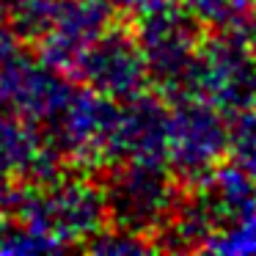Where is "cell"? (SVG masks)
Instances as JSON below:
<instances>
[{
    "mask_svg": "<svg viewBox=\"0 0 256 256\" xmlns=\"http://www.w3.org/2000/svg\"><path fill=\"white\" fill-rule=\"evenodd\" d=\"M215 210L220 226H228L256 206V179L242 166H218L204 179L193 182Z\"/></svg>",
    "mask_w": 256,
    "mask_h": 256,
    "instance_id": "cell-12",
    "label": "cell"
},
{
    "mask_svg": "<svg viewBox=\"0 0 256 256\" xmlns=\"http://www.w3.org/2000/svg\"><path fill=\"white\" fill-rule=\"evenodd\" d=\"M226 113L212 108L198 96L176 100L171 108V138H168V162L184 182H198L220 166L228 152Z\"/></svg>",
    "mask_w": 256,
    "mask_h": 256,
    "instance_id": "cell-5",
    "label": "cell"
},
{
    "mask_svg": "<svg viewBox=\"0 0 256 256\" xmlns=\"http://www.w3.org/2000/svg\"><path fill=\"white\" fill-rule=\"evenodd\" d=\"M52 162V152L34 130V122L0 110V188L17 176L44 179L42 168Z\"/></svg>",
    "mask_w": 256,
    "mask_h": 256,
    "instance_id": "cell-11",
    "label": "cell"
},
{
    "mask_svg": "<svg viewBox=\"0 0 256 256\" xmlns=\"http://www.w3.org/2000/svg\"><path fill=\"white\" fill-rule=\"evenodd\" d=\"M118 122V105L110 96H102L96 91L78 88L69 105L50 122L56 152L69 154L80 162L113 160V135Z\"/></svg>",
    "mask_w": 256,
    "mask_h": 256,
    "instance_id": "cell-6",
    "label": "cell"
},
{
    "mask_svg": "<svg viewBox=\"0 0 256 256\" xmlns=\"http://www.w3.org/2000/svg\"><path fill=\"white\" fill-rule=\"evenodd\" d=\"M176 174L162 168V162L149 160H122L105 182L108 212L113 223L140 234H157L171 218L179 201L174 182Z\"/></svg>",
    "mask_w": 256,
    "mask_h": 256,
    "instance_id": "cell-4",
    "label": "cell"
},
{
    "mask_svg": "<svg viewBox=\"0 0 256 256\" xmlns=\"http://www.w3.org/2000/svg\"><path fill=\"white\" fill-rule=\"evenodd\" d=\"M240 34H242V39H245V42H248L250 50L256 52V8L250 12V17L242 22V30H240Z\"/></svg>",
    "mask_w": 256,
    "mask_h": 256,
    "instance_id": "cell-20",
    "label": "cell"
},
{
    "mask_svg": "<svg viewBox=\"0 0 256 256\" xmlns=\"http://www.w3.org/2000/svg\"><path fill=\"white\" fill-rule=\"evenodd\" d=\"M74 72L91 91L110 96L116 102L144 94L146 83H152L138 36L113 28H108L88 47V52L80 58Z\"/></svg>",
    "mask_w": 256,
    "mask_h": 256,
    "instance_id": "cell-8",
    "label": "cell"
},
{
    "mask_svg": "<svg viewBox=\"0 0 256 256\" xmlns=\"http://www.w3.org/2000/svg\"><path fill=\"white\" fill-rule=\"evenodd\" d=\"M0 250L8 254H42V250H66L58 240L36 232V228L20 226V232H6L0 237Z\"/></svg>",
    "mask_w": 256,
    "mask_h": 256,
    "instance_id": "cell-17",
    "label": "cell"
},
{
    "mask_svg": "<svg viewBox=\"0 0 256 256\" xmlns=\"http://www.w3.org/2000/svg\"><path fill=\"white\" fill-rule=\"evenodd\" d=\"M157 245L149 240V234L132 232V228L116 226V232H100L96 237H91L88 250L100 256H140L152 254Z\"/></svg>",
    "mask_w": 256,
    "mask_h": 256,
    "instance_id": "cell-16",
    "label": "cell"
},
{
    "mask_svg": "<svg viewBox=\"0 0 256 256\" xmlns=\"http://www.w3.org/2000/svg\"><path fill=\"white\" fill-rule=\"evenodd\" d=\"M14 47H17V28L12 25L8 14L0 12V66L14 58Z\"/></svg>",
    "mask_w": 256,
    "mask_h": 256,
    "instance_id": "cell-19",
    "label": "cell"
},
{
    "mask_svg": "<svg viewBox=\"0 0 256 256\" xmlns=\"http://www.w3.org/2000/svg\"><path fill=\"white\" fill-rule=\"evenodd\" d=\"M110 3H113V8H118V12L140 20V17H146V14H152V12L176 6L179 0H110Z\"/></svg>",
    "mask_w": 256,
    "mask_h": 256,
    "instance_id": "cell-18",
    "label": "cell"
},
{
    "mask_svg": "<svg viewBox=\"0 0 256 256\" xmlns=\"http://www.w3.org/2000/svg\"><path fill=\"white\" fill-rule=\"evenodd\" d=\"M184 6L196 14L201 25L215 30H234L256 8V0H184Z\"/></svg>",
    "mask_w": 256,
    "mask_h": 256,
    "instance_id": "cell-13",
    "label": "cell"
},
{
    "mask_svg": "<svg viewBox=\"0 0 256 256\" xmlns=\"http://www.w3.org/2000/svg\"><path fill=\"white\" fill-rule=\"evenodd\" d=\"M171 108L157 96L138 94L118 105L113 160H168Z\"/></svg>",
    "mask_w": 256,
    "mask_h": 256,
    "instance_id": "cell-10",
    "label": "cell"
},
{
    "mask_svg": "<svg viewBox=\"0 0 256 256\" xmlns=\"http://www.w3.org/2000/svg\"><path fill=\"white\" fill-rule=\"evenodd\" d=\"M110 0H61L58 14L42 36V58L50 66L74 72L88 47L110 28Z\"/></svg>",
    "mask_w": 256,
    "mask_h": 256,
    "instance_id": "cell-9",
    "label": "cell"
},
{
    "mask_svg": "<svg viewBox=\"0 0 256 256\" xmlns=\"http://www.w3.org/2000/svg\"><path fill=\"white\" fill-rule=\"evenodd\" d=\"M201 28L190 8L168 6L138 20V42L146 56L152 83L168 100L190 96L196 56L201 50Z\"/></svg>",
    "mask_w": 256,
    "mask_h": 256,
    "instance_id": "cell-2",
    "label": "cell"
},
{
    "mask_svg": "<svg viewBox=\"0 0 256 256\" xmlns=\"http://www.w3.org/2000/svg\"><path fill=\"white\" fill-rule=\"evenodd\" d=\"M6 234V223H3V198H0V237Z\"/></svg>",
    "mask_w": 256,
    "mask_h": 256,
    "instance_id": "cell-21",
    "label": "cell"
},
{
    "mask_svg": "<svg viewBox=\"0 0 256 256\" xmlns=\"http://www.w3.org/2000/svg\"><path fill=\"white\" fill-rule=\"evenodd\" d=\"M74 86L64 78V69H56L39 58H17L0 66V110L28 118L34 124H50L69 100Z\"/></svg>",
    "mask_w": 256,
    "mask_h": 256,
    "instance_id": "cell-7",
    "label": "cell"
},
{
    "mask_svg": "<svg viewBox=\"0 0 256 256\" xmlns=\"http://www.w3.org/2000/svg\"><path fill=\"white\" fill-rule=\"evenodd\" d=\"M206 250H212V254H226V256L256 254V206L250 212H245L242 218H237L234 223L223 226L212 237V242L206 245Z\"/></svg>",
    "mask_w": 256,
    "mask_h": 256,
    "instance_id": "cell-14",
    "label": "cell"
},
{
    "mask_svg": "<svg viewBox=\"0 0 256 256\" xmlns=\"http://www.w3.org/2000/svg\"><path fill=\"white\" fill-rule=\"evenodd\" d=\"M8 204L20 226L36 228L58 240L64 248L96 237L110 215L105 188L72 176L36 179L34 188H22Z\"/></svg>",
    "mask_w": 256,
    "mask_h": 256,
    "instance_id": "cell-1",
    "label": "cell"
},
{
    "mask_svg": "<svg viewBox=\"0 0 256 256\" xmlns=\"http://www.w3.org/2000/svg\"><path fill=\"white\" fill-rule=\"evenodd\" d=\"M228 154L256 179V108L232 116L228 124Z\"/></svg>",
    "mask_w": 256,
    "mask_h": 256,
    "instance_id": "cell-15",
    "label": "cell"
},
{
    "mask_svg": "<svg viewBox=\"0 0 256 256\" xmlns=\"http://www.w3.org/2000/svg\"><path fill=\"white\" fill-rule=\"evenodd\" d=\"M190 96L210 102L228 116L256 108V52L242 34L218 30L201 42L190 78Z\"/></svg>",
    "mask_w": 256,
    "mask_h": 256,
    "instance_id": "cell-3",
    "label": "cell"
}]
</instances>
